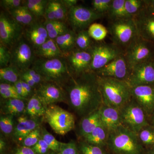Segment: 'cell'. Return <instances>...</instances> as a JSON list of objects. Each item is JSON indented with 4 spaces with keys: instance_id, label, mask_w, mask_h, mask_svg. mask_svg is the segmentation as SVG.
I'll list each match as a JSON object with an SVG mask.
<instances>
[{
    "instance_id": "obj_19",
    "label": "cell",
    "mask_w": 154,
    "mask_h": 154,
    "mask_svg": "<svg viewBox=\"0 0 154 154\" xmlns=\"http://www.w3.org/2000/svg\"><path fill=\"white\" fill-rule=\"evenodd\" d=\"M131 98L148 116L154 111V85H145L131 88Z\"/></svg>"
},
{
    "instance_id": "obj_22",
    "label": "cell",
    "mask_w": 154,
    "mask_h": 154,
    "mask_svg": "<svg viewBox=\"0 0 154 154\" xmlns=\"http://www.w3.org/2000/svg\"><path fill=\"white\" fill-rule=\"evenodd\" d=\"M28 102V100L21 99H3L1 102V113L17 117L24 115Z\"/></svg>"
},
{
    "instance_id": "obj_56",
    "label": "cell",
    "mask_w": 154,
    "mask_h": 154,
    "mask_svg": "<svg viewBox=\"0 0 154 154\" xmlns=\"http://www.w3.org/2000/svg\"><path fill=\"white\" fill-rule=\"evenodd\" d=\"M150 116H151V123L150 124L154 127V111Z\"/></svg>"
},
{
    "instance_id": "obj_50",
    "label": "cell",
    "mask_w": 154,
    "mask_h": 154,
    "mask_svg": "<svg viewBox=\"0 0 154 154\" xmlns=\"http://www.w3.org/2000/svg\"><path fill=\"white\" fill-rule=\"evenodd\" d=\"M43 17L45 19V20H47V21L57 20L56 19L55 15H54V13L53 10L50 4L49 1H48L47 7L45 8Z\"/></svg>"
},
{
    "instance_id": "obj_10",
    "label": "cell",
    "mask_w": 154,
    "mask_h": 154,
    "mask_svg": "<svg viewBox=\"0 0 154 154\" xmlns=\"http://www.w3.org/2000/svg\"><path fill=\"white\" fill-rule=\"evenodd\" d=\"M10 65L17 67L20 72L30 68L36 57L34 48L22 36L10 49Z\"/></svg>"
},
{
    "instance_id": "obj_28",
    "label": "cell",
    "mask_w": 154,
    "mask_h": 154,
    "mask_svg": "<svg viewBox=\"0 0 154 154\" xmlns=\"http://www.w3.org/2000/svg\"><path fill=\"white\" fill-rule=\"evenodd\" d=\"M44 25L51 39H54L70 30L66 22L59 20L44 21Z\"/></svg>"
},
{
    "instance_id": "obj_5",
    "label": "cell",
    "mask_w": 154,
    "mask_h": 154,
    "mask_svg": "<svg viewBox=\"0 0 154 154\" xmlns=\"http://www.w3.org/2000/svg\"><path fill=\"white\" fill-rule=\"evenodd\" d=\"M43 119L55 133L61 135L66 134L75 127L74 115L55 105L46 107Z\"/></svg>"
},
{
    "instance_id": "obj_15",
    "label": "cell",
    "mask_w": 154,
    "mask_h": 154,
    "mask_svg": "<svg viewBox=\"0 0 154 154\" xmlns=\"http://www.w3.org/2000/svg\"><path fill=\"white\" fill-rule=\"evenodd\" d=\"M64 57L73 75L91 71L92 57L88 51L76 48Z\"/></svg>"
},
{
    "instance_id": "obj_17",
    "label": "cell",
    "mask_w": 154,
    "mask_h": 154,
    "mask_svg": "<svg viewBox=\"0 0 154 154\" xmlns=\"http://www.w3.org/2000/svg\"><path fill=\"white\" fill-rule=\"evenodd\" d=\"M130 70L125 54L118 57L105 66L95 72L99 77H109L118 79L125 80Z\"/></svg>"
},
{
    "instance_id": "obj_57",
    "label": "cell",
    "mask_w": 154,
    "mask_h": 154,
    "mask_svg": "<svg viewBox=\"0 0 154 154\" xmlns=\"http://www.w3.org/2000/svg\"><path fill=\"white\" fill-rule=\"evenodd\" d=\"M145 154H154V147L150 149Z\"/></svg>"
},
{
    "instance_id": "obj_33",
    "label": "cell",
    "mask_w": 154,
    "mask_h": 154,
    "mask_svg": "<svg viewBox=\"0 0 154 154\" xmlns=\"http://www.w3.org/2000/svg\"><path fill=\"white\" fill-rule=\"evenodd\" d=\"M145 2L141 0H125V10L127 18H134L145 6Z\"/></svg>"
},
{
    "instance_id": "obj_47",
    "label": "cell",
    "mask_w": 154,
    "mask_h": 154,
    "mask_svg": "<svg viewBox=\"0 0 154 154\" xmlns=\"http://www.w3.org/2000/svg\"><path fill=\"white\" fill-rule=\"evenodd\" d=\"M21 72L28 76L30 79H32L35 82L37 85H38L42 82H44V80L41 76V75L32 68L27 69L26 70L22 72Z\"/></svg>"
},
{
    "instance_id": "obj_54",
    "label": "cell",
    "mask_w": 154,
    "mask_h": 154,
    "mask_svg": "<svg viewBox=\"0 0 154 154\" xmlns=\"http://www.w3.org/2000/svg\"><path fill=\"white\" fill-rule=\"evenodd\" d=\"M7 151H8L7 143L3 137L1 135L0 138V153Z\"/></svg>"
},
{
    "instance_id": "obj_36",
    "label": "cell",
    "mask_w": 154,
    "mask_h": 154,
    "mask_svg": "<svg viewBox=\"0 0 154 154\" xmlns=\"http://www.w3.org/2000/svg\"><path fill=\"white\" fill-rule=\"evenodd\" d=\"M88 30L91 38L97 41L104 39L108 33V30L104 25L96 23L90 25Z\"/></svg>"
},
{
    "instance_id": "obj_29",
    "label": "cell",
    "mask_w": 154,
    "mask_h": 154,
    "mask_svg": "<svg viewBox=\"0 0 154 154\" xmlns=\"http://www.w3.org/2000/svg\"><path fill=\"white\" fill-rule=\"evenodd\" d=\"M21 72L16 67L9 65L0 69L1 83L14 85L20 79Z\"/></svg>"
},
{
    "instance_id": "obj_44",
    "label": "cell",
    "mask_w": 154,
    "mask_h": 154,
    "mask_svg": "<svg viewBox=\"0 0 154 154\" xmlns=\"http://www.w3.org/2000/svg\"><path fill=\"white\" fill-rule=\"evenodd\" d=\"M22 6L7 11L8 12L11 17H13L16 21L25 27V26H27L28 24L23 14Z\"/></svg>"
},
{
    "instance_id": "obj_49",
    "label": "cell",
    "mask_w": 154,
    "mask_h": 154,
    "mask_svg": "<svg viewBox=\"0 0 154 154\" xmlns=\"http://www.w3.org/2000/svg\"><path fill=\"white\" fill-rule=\"evenodd\" d=\"M11 154H35L31 148L19 145L14 148Z\"/></svg>"
},
{
    "instance_id": "obj_11",
    "label": "cell",
    "mask_w": 154,
    "mask_h": 154,
    "mask_svg": "<svg viewBox=\"0 0 154 154\" xmlns=\"http://www.w3.org/2000/svg\"><path fill=\"white\" fill-rule=\"evenodd\" d=\"M102 16L93 9L76 5L68 10L67 21L72 30L77 33L86 30L94 21L100 19Z\"/></svg>"
},
{
    "instance_id": "obj_12",
    "label": "cell",
    "mask_w": 154,
    "mask_h": 154,
    "mask_svg": "<svg viewBox=\"0 0 154 154\" xmlns=\"http://www.w3.org/2000/svg\"><path fill=\"white\" fill-rule=\"evenodd\" d=\"M35 94L45 107L60 102L67 103L63 88L51 82H43L36 87Z\"/></svg>"
},
{
    "instance_id": "obj_3",
    "label": "cell",
    "mask_w": 154,
    "mask_h": 154,
    "mask_svg": "<svg viewBox=\"0 0 154 154\" xmlns=\"http://www.w3.org/2000/svg\"><path fill=\"white\" fill-rule=\"evenodd\" d=\"M44 82H51L63 88L72 75L65 57L51 59L36 58L31 66Z\"/></svg>"
},
{
    "instance_id": "obj_18",
    "label": "cell",
    "mask_w": 154,
    "mask_h": 154,
    "mask_svg": "<svg viewBox=\"0 0 154 154\" xmlns=\"http://www.w3.org/2000/svg\"><path fill=\"white\" fill-rule=\"evenodd\" d=\"M39 19H36L30 25L25 26L22 35L34 50L49 38L44 22H42Z\"/></svg>"
},
{
    "instance_id": "obj_37",
    "label": "cell",
    "mask_w": 154,
    "mask_h": 154,
    "mask_svg": "<svg viewBox=\"0 0 154 154\" xmlns=\"http://www.w3.org/2000/svg\"><path fill=\"white\" fill-rule=\"evenodd\" d=\"M88 30H82L77 33L76 46L78 49L87 51L91 47L93 42Z\"/></svg>"
},
{
    "instance_id": "obj_39",
    "label": "cell",
    "mask_w": 154,
    "mask_h": 154,
    "mask_svg": "<svg viewBox=\"0 0 154 154\" xmlns=\"http://www.w3.org/2000/svg\"><path fill=\"white\" fill-rule=\"evenodd\" d=\"M77 146L80 154H106L102 147L91 144L83 140Z\"/></svg>"
},
{
    "instance_id": "obj_51",
    "label": "cell",
    "mask_w": 154,
    "mask_h": 154,
    "mask_svg": "<svg viewBox=\"0 0 154 154\" xmlns=\"http://www.w3.org/2000/svg\"><path fill=\"white\" fill-rule=\"evenodd\" d=\"M14 86L16 87V90L17 93L19 95L24 99L28 100L29 99V97L25 92V89L22 85V82L21 80H19L17 83L14 84Z\"/></svg>"
},
{
    "instance_id": "obj_32",
    "label": "cell",
    "mask_w": 154,
    "mask_h": 154,
    "mask_svg": "<svg viewBox=\"0 0 154 154\" xmlns=\"http://www.w3.org/2000/svg\"><path fill=\"white\" fill-rule=\"evenodd\" d=\"M125 0H112L110 9L107 13L112 21L127 18L125 10Z\"/></svg>"
},
{
    "instance_id": "obj_38",
    "label": "cell",
    "mask_w": 154,
    "mask_h": 154,
    "mask_svg": "<svg viewBox=\"0 0 154 154\" xmlns=\"http://www.w3.org/2000/svg\"><path fill=\"white\" fill-rule=\"evenodd\" d=\"M41 138L44 141L51 151L59 152L61 142L56 139L45 128L42 127Z\"/></svg>"
},
{
    "instance_id": "obj_30",
    "label": "cell",
    "mask_w": 154,
    "mask_h": 154,
    "mask_svg": "<svg viewBox=\"0 0 154 154\" xmlns=\"http://www.w3.org/2000/svg\"><path fill=\"white\" fill-rule=\"evenodd\" d=\"M48 0H26L23 1V5L27 7L29 11L37 19L43 17Z\"/></svg>"
},
{
    "instance_id": "obj_34",
    "label": "cell",
    "mask_w": 154,
    "mask_h": 154,
    "mask_svg": "<svg viewBox=\"0 0 154 154\" xmlns=\"http://www.w3.org/2000/svg\"><path fill=\"white\" fill-rule=\"evenodd\" d=\"M15 116L1 114L0 116V129L1 132L7 137L12 136L15 127Z\"/></svg>"
},
{
    "instance_id": "obj_58",
    "label": "cell",
    "mask_w": 154,
    "mask_h": 154,
    "mask_svg": "<svg viewBox=\"0 0 154 154\" xmlns=\"http://www.w3.org/2000/svg\"><path fill=\"white\" fill-rule=\"evenodd\" d=\"M0 154H11V152L9 153V152H8L7 151L1 153Z\"/></svg>"
},
{
    "instance_id": "obj_16",
    "label": "cell",
    "mask_w": 154,
    "mask_h": 154,
    "mask_svg": "<svg viewBox=\"0 0 154 154\" xmlns=\"http://www.w3.org/2000/svg\"><path fill=\"white\" fill-rule=\"evenodd\" d=\"M138 35L144 40L154 42V12L145 6L134 17Z\"/></svg>"
},
{
    "instance_id": "obj_23",
    "label": "cell",
    "mask_w": 154,
    "mask_h": 154,
    "mask_svg": "<svg viewBox=\"0 0 154 154\" xmlns=\"http://www.w3.org/2000/svg\"><path fill=\"white\" fill-rule=\"evenodd\" d=\"M81 119L78 128V134L82 138L102 125L100 108Z\"/></svg>"
},
{
    "instance_id": "obj_9",
    "label": "cell",
    "mask_w": 154,
    "mask_h": 154,
    "mask_svg": "<svg viewBox=\"0 0 154 154\" xmlns=\"http://www.w3.org/2000/svg\"><path fill=\"white\" fill-rule=\"evenodd\" d=\"M91 53L92 61L91 71L96 72L102 68L115 58L124 54L115 44L94 43L88 50Z\"/></svg>"
},
{
    "instance_id": "obj_4",
    "label": "cell",
    "mask_w": 154,
    "mask_h": 154,
    "mask_svg": "<svg viewBox=\"0 0 154 154\" xmlns=\"http://www.w3.org/2000/svg\"><path fill=\"white\" fill-rule=\"evenodd\" d=\"M107 146L115 154H141L143 151L137 134L122 125L109 133Z\"/></svg>"
},
{
    "instance_id": "obj_41",
    "label": "cell",
    "mask_w": 154,
    "mask_h": 154,
    "mask_svg": "<svg viewBox=\"0 0 154 154\" xmlns=\"http://www.w3.org/2000/svg\"><path fill=\"white\" fill-rule=\"evenodd\" d=\"M112 2V0H93V9L98 14L103 15L104 13H108Z\"/></svg>"
},
{
    "instance_id": "obj_53",
    "label": "cell",
    "mask_w": 154,
    "mask_h": 154,
    "mask_svg": "<svg viewBox=\"0 0 154 154\" xmlns=\"http://www.w3.org/2000/svg\"><path fill=\"white\" fill-rule=\"evenodd\" d=\"M67 8L69 9L74 6L76 5L78 1L77 0H61Z\"/></svg>"
},
{
    "instance_id": "obj_46",
    "label": "cell",
    "mask_w": 154,
    "mask_h": 154,
    "mask_svg": "<svg viewBox=\"0 0 154 154\" xmlns=\"http://www.w3.org/2000/svg\"><path fill=\"white\" fill-rule=\"evenodd\" d=\"M22 0H1V6L6 11H9L18 8L23 5Z\"/></svg>"
},
{
    "instance_id": "obj_2",
    "label": "cell",
    "mask_w": 154,
    "mask_h": 154,
    "mask_svg": "<svg viewBox=\"0 0 154 154\" xmlns=\"http://www.w3.org/2000/svg\"><path fill=\"white\" fill-rule=\"evenodd\" d=\"M98 81L104 105L120 110L131 100V88L125 80L98 76Z\"/></svg>"
},
{
    "instance_id": "obj_6",
    "label": "cell",
    "mask_w": 154,
    "mask_h": 154,
    "mask_svg": "<svg viewBox=\"0 0 154 154\" xmlns=\"http://www.w3.org/2000/svg\"><path fill=\"white\" fill-rule=\"evenodd\" d=\"M119 110L122 125L136 134L149 124L148 115L132 98Z\"/></svg>"
},
{
    "instance_id": "obj_42",
    "label": "cell",
    "mask_w": 154,
    "mask_h": 154,
    "mask_svg": "<svg viewBox=\"0 0 154 154\" xmlns=\"http://www.w3.org/2000/svg\"><path fill=\"white\" fill-rule=\"evenodd\" d=\"M11 59L10 49L0 44V67H5L10 65Z\"/></svg>"
},
{
    "instance_id": "obj_35",
    "label": "cell",
    "mask_w": 154,
    "mask_h": 154,
    "mask_svg": "<svg viewBox=\"0 0 154 154\" xmlns=\"http://www.w3.org/2000/svg\"><path fill=\"white\" fill-rule=\"evenodd\" d=\"M49 2L53 10L57 20L66 22L67 19L68 9L61 0H50Z\"/></svg>"
},
{
    "instance_id": "obj_7",
    "label": "cell",
    "mask_w": 154,
    "mask_h": 154,
    "mask_svg": "<svg viewBox=\"0 0 154 154\" xmlns=\"http://www.w3.org/2000/svg\"><path fill=\"white\" fill-rule=\"evenodd\" d=\"M114 44L128 46L138 36L137 28L134 18L113 20L109 28Z\"/></svg>"
},
{
    "instance_id": "obj_14",
    "label": "cell",
    "mask_w": 154,
    "mask_h": 154,
    "mask_svg": "<svg viewBox=\"0 0 154 154\" xmlns=\"http://www.w3.org/2000/svg\"><path fill=\"white\" fill-rule=\"evenodd\" d=\"M148 42L138 36L128 47L125 56L130 70L135 66L149 60L152 52Z\"/></svg>"
},
{
    "instance_id": "obj_20",
    "label": "cell",
    "mask_w": 154,
    "mask_h": 154,
    "mask_svg": "<svg viewBox=\"0 0 154 154\" xmlns=\"http://www.w3.org/2000/svg\"><path fill=\"white\" fill-rule=\"evenodd\" d=\"M41 118L33 119L25 115L17 117L12 136L15 142L20 145L30 132L41 126Z\"/></svg>"
},
{
    "instance_id": "obj_52",
    "label": "cell",
    "mask_w": 154,
    "mask_h": 154,
    "mask_svg": "<svg viewBox=\"0 0 154 154\" xmlns=\"http://www.w3.org/2000/svg\"><path fill=\"white\" fill-rule=\"evenodd\" d=\"M20 79L27 83V84H28L29 85L32 87L35 90H36V87L38 86L32 79H30V77L27 75L21 72Z\"/></svg>"
},
{
    "instance_id": "obj_59",
    "label": "cell",
    "mask_w": 154,
    "mask_h": 154,
    "mask_svg": "<svg viewBox=\"0 0 154 154\" xmlns=\"http://www.w3.org/2000/svg\"><path fill=\"white\" fill-rule=\"evenodd\" d=\"M49 154H59L58 153L55 152H54L52 151H51L50 153Z\"/></svg>"
},
{
    "instance_id": "obj_27",
    "label": "cell",
    "mask_w": 154,
    "mask_h": 154,
    "mask_svg": "<svg viewBox=\"0 0 154 154\" xmlns=\"http://www.w3.org/2000/svg\"><path fill=\"white\" fill-rule=\"evenodd\" d=\"M46 109L40 99L34 94L28 99L24 115L33 119L43 118Z\"/></svg>"
},
{
    "instance_id": "obj_48",
    "label": "cell",
    "mask_w": 154,
    "mask_h": 154,
    "mask_svg": "<svg viewBox=\"0 0 154 154\" xmlns=\"http://www.w3.org/2000/svg\"><path fill=\"white\" fill-rule=\"evenodd\" d=\"M0 95L2 99H18L27 100L21 97L17 91L0 88Z\"/></svg>"
},
{
    "instance_id": "obj_43",
    "label": "cell",
    "mask_w": 154,
    "mask_h": 154,
    "mask_svg": "<svg viewBox=\"0 0 154 154\" xmlns=\"http://www.w3.org/2000/svg\"><path fill=\"white\" fill-rule=\"evenodd\" d=\"M59 154H80L77 144L74 141L61 143Z\"/></svg>"
},
{
    "instance_id": "obj_25",
    "label": "cell",
    "mask_w": 154,
    "mask_h": 154,
    "mask_svg": "<svg viewBox=\"0 0 154 154\" xmlns=\"http://www.w3.org/2000/svg\"><path fill=\"white\" fill-rule=\"evenodd\" d=\"M109 136V131L101 125L82 139L88 143L103 147L107 146Z\"/></svg>"
},
{
    "instance_id": "obj_40",
    "label": "cell",
    "mask_w": 154,
    "mask_h": 154,
    "mask_svg": "<svg viewBox=\"0 0 154 154\" xmlns=\"http://www.w3.org/2000/svg\"><path fill=\"white\" fill-rule=\"evenodd\" d=\"M41 134L42 127L39 126L30 132L19 145L32 148L41 138Z\"/></svg>"
},
{
    "instance_id": "obj_45",
    "label": "cell",
    "mask_w": 154,
    "mask_h": 154,
    "mask_svg": "<svg viewBox=\"0 0 154 154\" xmlns=\"http://www.w3.org/2000/svg\"><path fill=\"white\" fill-rule=\"evenodd\" d=\"M31 149L35 154H49L51 151L47 144L42 138Z\"/></svg>"
},
{
    "instance_id": "obj_24",
    "label": "cell",
    "mask_w": 154,
    "mask_h": 154,
    "mask_svg": "<svg viewBox=\"0 0 154 154\" xmlns=\"http://www.w3.org/2000/svg\"><path fill=\"white\" fill-rule=\"evenodd\" d=\"M34 51L36 57L38 58L51 59L64 57L55 40L50 38Z\"/></svg>"
},
{
    "instance_id": "obj_31",
    "label": "cell",
    "mask_w": 154,
    "mask_h": 154,
    "mask_svg": "<svg viewBox=\"0 0 154 154\" xmlns=\"http://www.w3.org/2000/svg\"><path fill=\"white\" fill-rule=\"evenodd\" d=\"M138 138L143 146L154 147V127L150 124L145 126L137 133Z\"/></svg>"
},
{
    "instance_id": "obj_55",
    "label": "cell",
    "mask_w": 154,
    "mask_h": 154,
    "mask_svg": "<svg viewBox=\"0 0 154 154\" xmlns=\"http://www.w3.org/2000/svg\"><path fill=\"white\" fill-rule=\"evenodd\" d=\"M146 6L151 11L154 12V0L152 1H145Z\"/></svg>"
},
{
    "instance_id": "obj_13",
    "label": "cell",
    "mask_w": 154,
    "mask_h": 154,
    "mask_svg": "<svg viewBox=\"0 0 154 154\" xmlns=\"http://www.w3.org/2000/svg\"><path fill=\"white\" fill-rule=\"evenodd\" d=\"M125 81L131 88L154 85V62L148 60L135 66Z\"/></svg>"
},
{
    "instance_id": "obj_21",
    "label": "cell",
    "mask_w": 154,
    "mask_h": 154,
    "mask_svg": "<svg viewBox=\"0 0 154 154\" xmlns=\"http://www.w3.org/2000/svg\"><path fill=\"white\" fill-rule=\"evenodd\" d=\"M100 110L101 124L109 133L122 125L119 109L103 104Z\"/></svg>"
},
{
    "instance_id": "obj_8",
    "label": "cell",
    "mask_w": 154,
    "mask_h": 154,
    "mask_svg": "<svg viewBox=\"0 0 154 154\" xmlns=\"http://www.w3.org/2000/svg\"><path fill=\"white\" fill-rule=\"evenodd\" d=\"M24 26L16 21L8 11L0 14V44L11 49L23 35Z\"/></svg>"
},
{
    "instance_id": "obj_1",
    "label": "cell",
    "mask_w": 154,
    "mask_h": 154,
    "mask_svg": "<svg viewBox=\"0 0 154 154\" xmlns=\"http://www.w3.org/2000/svg\"><path fill=\"white\" fill-rule=\"evenodd\" d=\"M63 89L68 104L81 118L98 110L103 104L98 76L94 72L72 75Z\"/></svg>"
},
{
    "instance_id": "obj_26",
    "label": "cell",
    "mask_w": 154,
    "mask_h": 154,
    "mask_svg": "<svg viewBox=\"0 0 154 154\" xmlns=\"http://www.w3.org/2000/svg\"><path fill=\"white\" fill-rule=\"evenodd\" d=\"M76 35L75 32L70 29L66 33L59 36L54 39L58 47L64 56L76 48Z\"/></svg>"
}]
</instances>
